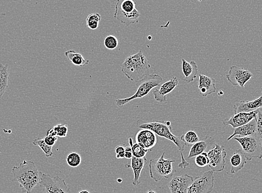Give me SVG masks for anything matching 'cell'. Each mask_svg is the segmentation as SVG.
Wrapping results in <instances>:
<instances>
[{"mask_svg":"<svg viewBox=\"0 0 262 193\" xmlns=\"http://www.w3.org/2000/svg\"><path fill=\"white\" fill-rule=\"evenodd\" d=\"M14 182L19 183L25 192L31 193L40 181V172L33 161L24 160L18 166L12 167Z\"/></svg>","mask_w":262,"mask_h":193,"instance_id":"cell-1","label":"cell"},{"mask_svg":"<svg viewBox=\"0 0 262 193\" xmlns=\"http://www.w3.org/2000/svg\"><path fill=\"white\" fill-rule=\"evenodd\" d=\"M150 64L142 51L129 55L121 66V71L129 79L138 83L148 75Z\"/></svg>","mask_w":262,"mask_h":193,"instance_id":"cell-2","label":"cell"},{"mask_svg":"<svg viewBox=\"0 0 262 193\" xmlns=\"http://www.w3.org/2000/svg\"><path fill=\"white\" fill-rule=\"evenodd\" d=\"M137 126L140 128L150 130L161 138L170 140L176 145L180 152L183 151L186 146L182 136H177L172 134L171 123L170 121H158L142 123L137 122Z\"/></svg>","mask_w":262,"mask_h":193,"instance_id":"cell-3","label":"cell"},{"mask_svg":"<svg viewBox=\"0 0 262 193\" xmlns=\"http://www.w3.org/2000/svg\"><path fill=\"white\" fill-rule=\"evenodd\" d=\"M163 78L159 74H148V76L137 83V90L135 94L128 98L117 99L116 105L118 108H122L123 105L134 100L146 96L155 87L160 85L163 82Z\"/></svg>","mask_w":262,"mask_h":193,"instance_id":"cell-4","label":"cell"},{"mask_svg":"<svg viewBox=\"0 0 262 193\" xmlns=\"http://www.w3.org/2000/svg\"><path fill=\"white\" fill-rule=\"evenodd\" d=\"M140 12L136 8L134 0H117L114 17L126 26L139 23Z\"/></svg>","mask_w":262,"mask_h":193,"instance_id":"cell-5","label":"cell"},{"mask_svg":"<svg viewBox=\"0 0 262 193\" xmlns=\"http://www.w3.org/2000/svg\"><path fill=\"white\" fill-rule=\"evenodd\" d=\"M165 153H164L158 159H152L149 164V171L151 179L155 182L160 181L163 178L166 179L172 177L174 172L172 163L176 160L166 159Z\"/></svg>","mask_w":262,"mask_h":193,"instance_id":"cell-6","label":"cell"},{"mask_svg":"<svg viewBox=\"0 0 262 193\" xmlns=\"http://www.w3.org/2000/svg\"><path fill=\"white\" fill-rule=\"evenodd\" d=\"M242 146V152L244 154L246 159L251 161L253 159L262 158V147L260 139L255 135L235 138Z\"/></svg>","mask_w":262,"mask_h":193,"instance_id":"cell-7","label":"cell"},{"mask_svg":"<svg viewBox=\"0 0 262 193\" xmlns=\"http://www.w3.org/2000/svg\"><path fill=\"white\" fill-rule=\"evenodd\" d=\"M39 184L46 193H71L64 180L58 176L52 177L40 171Z\"/></svg>","mask_w":262,"mask_h":193,"instance_id":"cell-8","label":"cell"},{"mask_svg":"<svg viewBox=\"0 0 262 193\" xmlns=\"http://www.w3.org/2000/svg\"><path fill=\"white\" fill-rule=\"evenodd\" d=\"M214 185V171H207L194 179L188 193H210L213 191Z\"/></svg>","mask_w":262,"mask_h":193,"instance_id":"cell-9","label":"cell"},{"mask_svg":"<svg viewBox=\"0 0 262 193\" xmlns=\"http://www.w3.org/2000/svg\"><path fill=\"white\" fill-rule=\"evenodd\" d=\"M209 166L214 172H222L225 169L227 152L223 146L215 144V147L208 152Z\"/></svg>","mask_w":262,"mask_h":193,"instance_id":"cell-10","label":"cell"},{"mask_svg":"<svg viewBox=\"0 0 262 193\" xmlns=\"http://www.w3.org/2000/svg\"><path fill=\"white\" fill-rule=\"evenodd\" d=\"M253 76L252 73L246 68L233 66L230 67L226 77L233 86H240L241 88H245L246 84Z\"/></svg>","mask_w":262,"mask_h":193,"instance_id":"cell-11","label":"cell"},{"mask_svg":"<svg viewBox=\"0 0 262 193\" xmlns=\"http://www.w3.org/2000/svg\"><path fill=\"white\" fill-rule=\"evenodd\" d=\"M193 180L194 178L188 174L174 177L168 183V187L171 193H188V189Z\"/></svg>","mask_w":262,"mask_h":193,"instance_id":"cell-12","label":"cell"},{"mask_svg":"<svg viewBox=\"0 0 262 193\" xmlns=\"http://www.w3.org/2000/svg\"><path fill=\"white\" fill-rule=\"evenodd\" d=\"M136 142L146 150L150 151L157 144V135L151 130L141 128L135 137Z\"/></svg>","mask_w":262,"mask_h":193,"instance_id":"cell-13","label":"cell"},{"mask_svg":"<svg viewBox=\"0 0 262 193\" xmlns=\"http://www.w3.org/2000/svg\"><path fill=\"white\" fill-rule=\"evenodd\" d=\"M257 115V110L251 112V113H239L234 114L228 119L224 120L223 123L224 125H230L235 128L251 122L256 118Z\"/></svg>","mask_w":262,"mask_h":193,"instance_id":"cell-14","label":"cell"},{"mask_svg":"<svg viewBox=\"0 0 262 193\" xmlns=\"http://www.w3.org/2000/svg\"><path fill=\"white\" fill-rule=\"evenodd\" d=\"M178 84L179 80L177 77H172L162 84L159 90H155L153 92L155 100L161 103L165 102L167 101L166 95L172 92Z\"/></svg>","mask_w":262,"mask_h":193,"instance_id":"cell-15","label":"cell"},{"mask_svg":"<svg viewBox=\"0 0 262 193\" xmlns=\"http://www.w3.org/2000/svg\"><path fill=\"white\" fill-rule=\"evenodd\" d=\"M198 90L200 95L203 97L207 96L216 92L215 80L203 74H199Z\"/></svg>","mask_w":262,"mask_h":193,"instance_id":"cell-16","label":"cell"},{"mask_svg":"<svg viewBox=\"0 0 262 193\" xmlns=\"http://www.w3.org/2000/svg\"><path fill=\"white\" fill-rule=\"evenodd\" d=\"M262 108V96L251 101H240L234 104V114L239 113H251Z\"/></svg>","mask_w":262,"mask_h":193,"instance_id":"cell-17","label":"cell"},{"mask_svg":"<svg viewBox=\"0 0 262 193\" xmlns=\"http://www.w3.org/2000/svg\"><path fill=\"white\" fill-rule=\"evenodd\" d=\"M257 132L256 119L254 118L253 120L245 124V125L234 128L233 134L230 135L227 140L235 138L236 135H238V138H244V137L255 135Z\"/></svg>","mask_w":262,"mask_h":193,"instance_id":"cell-18","label":"cell"},{"mask_svg":"<svg viewBox=\"0 0 262 193\" xmlns=\"http://www.w3.org/2000/svg\"><path fill=\"white\" fill-rule=\"evenodd\" d=\"M182 71L184 77L183 80L188 83H190L197 77L198 68L194 61L189 62L182 59Z\"/></svg>","mask_w":262,"mask_h":193,"instance_id":"cell-19","label":"cell"},{"mask_svg":"<svg viewBox=\"0 0 262 193\" xmlns=\"http://www.w3.org/2000/svg\"><path fill=\"white\" fill-rule=\"evenodd\" d=\"M230 173L235 174L241 170L247 163V159L241 150L236 151L229 159Z\"/></svg>","mask_w":262,"mask_h":193,"instance_id":"cell-20","label":"cell"},{"mask_svg":"<svg viewBox=\"0 0 262 193\" xmlns=\"http://www.w3.org/2000/svg\"><path fill=\"white\" fill-rule=\"evenodd\" d=\"M146 162V157L137 158L133 156V158L131 159L130 167L132 168L134 174V178L133 180V184L134 186H137L140 184L141 174Z\"/></svg>","mask_w":262,"mask_h":193,"instance_id":"cell-21","label":"cell"},{"mask_svg":"<svg viewBox=\"0 0 262 193\" xmlns=\"http://www.w3.org/2000/svg\"><path fill=\"white\" fill-rule=\"evenodd\" d=\"M214 139L211 137L207 136L205 138L202 140L199 141L194 145H192L190 148L189 154L188 157V159L196 157V156L205 152L210 144L213 143Z\"/></svg>","mask_w":262,"mask_h":193,"instance_id":"cell-22","label":"cell"},{"mask_svg":"<svg viewBox=\"0 0 262 193\" xmlns=\"http://www.w3.org/2000/svg\"><path fill=\"white\" fill-rule=\"evenodd\" d=\"M9 67L8 65L0 63V99L8 88Z\"/></svg>","mask_w":262,"mask_h":193,"instance_id":"cell-23","label":"cell"},{"mask_svg":"<svg viewBox=\"0 0 262 193\" xmlns=\"http://www.w3.org/2000/svg\"><path fill=\"white\" fill-rule=\"evenodd\" d=\"M65 55L67 58L75 66L83 67L90 63L89 60L85 59L82 54L75 52L73 50L66 52Z\"/></svg>","mask_w":262,"mask_h":193,"instance_id":"cell-24","label":"cell"},{"mask_svg":"<svg viewBox=\"0 0 262 193\" xmlns=\"http://www.w3.org/2000/svg\"><path fill=\"white\" fill-rule=\"evenodd\" d=\"M129 144L132 148L133 154L134 157L137 158H143L146 157L148 151L145 148L142 147L141 146L137 144V143H134L132 138H129Z\"/></svg>","mask_w":262,"mask_h":193,"instance_id":"cell-25","label":"cell"},{"mask_svg":"<svg viewBox=\"0 0 262 193\" xmlns=\"http://www.w3.org/2000/svg\"><path fill=\"white\" fill-rule=\"evenodd\" d=\"M101 20V16L99 14H91L86 18V26L91 30H96Z\"/></svg>","mask_w":262,"mask_h":193,"instance_id":"cell-26","label":"cell"},{"mask_svg":"<svg viewBox=\"0 0 262 193\" xmlns=\"http://www.w3.org/2000/svg\"><path fill=\"white\" fill-rule=\"evenodd\" d=\"M33 144L34 146H37L40 147L43 153L45 154L47 158L51 157L53 155L52 151V146L48 145L43 139H36L33 141Z\"/></svg>","mask_w":262,"mask_h":193,"instance_id":"cell-27","label":"cell"},{"mask_svg":"<svg viewBox=\"0 0 262 193\" xmlns=\"http://www.w3.org/2000/svg\"><path fill=\"white\" fill-rule=\"evenodd\" d=\"M186 146L192 145L199 141V137L194 131L190 130L182 136Z\"/></svg>","mask_w":262,"mask_h":193,"instance_id":"cell-28","label":"cell"},{"mask_svg":"<svg viewBox=\"0 0 262 193\" xmlns=\"http://www.w3.org/2000/svg\"><path fill=\"white\" fill-rule=\"evenodd\" d=\"M66 161L68 165L72 167H77L82 163V158L77 153H71L67 156Z\"/></svg>","mask_w":262,"mask_h":193,"instance_id":"cell-29","label":"cell"},{"mask_svg":"<svg viewBox=\"0 0 262 193\" xmlns=\"http://www.w3.org/2000/svg\"><path fill=\"white\" fill-rule=\"evenodd\" d=\"M54 133L58 137L61 138H66L68 133V127L67 124L64 123H59L54 126L52 128Z\"/></svg>","mask_w":262,"mask_h":193,"instance_id":"cell-30","label":"cell"},{"mask_svg":"<svg viewBox=\"0 0 262 193\" xmlns=\"http://www.w3.org/2000/svg\"><path fill=\"white\" fill-rule=\"evenodd\" d=\"M195 158V163L198 167H204L209 164L208 153L204 152Z\"/></svg>","mask_w":262,"mask_h":193,"instance_id":"cell-31","label":"cell"},{"mask_svg":"<svg viewBox=\"0 0 262 193\" xmlns=\"http://www.w3.org/2000/svg\"><path fill=\"white\" fill-rule=\"evenodd\" d=\"M58 137L54 132L53 129L52 128L50 129L47 134V136L43 138L46 144L50 146H53L55 143L58 140Z\"/></svg>","mask_w":262,"mask_h":193,"instance_id":"cell-32","label":"cell"},{"mask_svg":"<svg viewBox=\"0 0 262 193\" xmlns=\"http://www.w3.org/2000/svg\"><path fill=\"white\" fill-rule=\"evenodd\" d=\"M104 45L106 48L110 50L116 49L118 46V41L116 36L109 35L104 39Z\"/></svg>","mask_w":262,"mask_h":193,"instance_id":"cell-33","label":"cell"},{"mask_svg":"<svg viewBox=\"0 0 262 193\" xmlns=\"http://www.w3.org/2000/svg\"><path fill=\"white\" fill-rule=\"evenodd\" d=\"M257 132L255 136L259 139H262V108L257 110V115L256 118Z\"/></svg>","mask_w":262,"mask_h":193,"instance_id":"cell-34","label":"cell"},{"mask_svg":"<svg viewBox=\"0 0 262 193\" xmlns=\"http://www.w3.org/2000/svg\"><path fill=\"white\" fill-rule=\"evenodd\" d=\"M124 151H125V157L127 159H131L133 157V154L132 151V148H131L130 146H127L124 147Z\"/></svg>","mask_w":262,"mask_h":193,"instance_id":"cell-35","label":"cell"},{"mask_svg":"<svg viewBox=\"0 0 262 193\" xmlns=\"http://www.w3.org/2000/svg\"><path fill=\"white\" fill-rule=\"evenodd\" d=\"M181 153V157H182V162L179 164L178 166L181 169H183V168H186L187 167L189 166V163L187 162L184 157L182 152H180Z\"/></svg>","mask_w":262,"mask_h":193,"instance_id":"cell-36","label":"cell"},{"mask_svg":"<svg viewBox=\"0 0 262 193\" xmlns=\"http://www.w3.org/2000/svg\"><path fill=\"white\" fill-rule=\"evenodd\" d=\"M125 157V151H122L116 154V158L121 159Z\"/></svg>","mask_w":262,"mask_h":193,"instance_id":"cell-37","label":"cell"},{"mask_svg":"<svg viewBox=\"0 0 262 193\" xmlns=\"http://www.w3.org/2000/svg\"><path fill=\"white\" fill-rule=\"evenodd\" d=\"M122 151H124V147L122 146H118L115 148L116 154Z\"/></svg>","mask_w":262,"mask_h":193,"instance_id":"cell-38","label":"cell"},{"mask_svg":"<svg viewBox=\"0 0 262 193\" xmlns=\"http://www.w3.org/2000/svg\"><path fill=\"white\" fill-rule=\"evenodd\" d=\"M78 193H90V192L88 190L84 189V190H80Z\"/></svg>","mask_w":262,"mask_h":193,"instance_id":"cell-39","label":"cell"},{"mask_svg":"<svg viewBox=\"0 0 262 193\" xmlns=\"http://www.w3.org/2000/svg\"><path fill=\"white\" fill-rule=\"evenodd\" d=\"M146 193H157L153 190H149Z\"/></svg>","mask_w":262,"mask_h":193,"instance_id":"cell-40","label":"cell"},{"mask_svg":"<svg viewBox=\"0 0 262 193\" xmlns=\"http://www.w3.org/2000/svg\"><path fill=\"white\" fill-rule=\"evenodd\" d=\"M224 94V93L223 91H220L219 93H218V95H223Z\"/></svg>","mask_w":262,"mask_h":193,"instance_id":"cell-41","label":"cell"},{"mask_svg":"<svg viewBox=\"0 0 262 193\" xmlns=\"http://www.w3.org/2000/svg\"><path fill=\"white\" fill-rule=\"evenodd\" d=\"M117 181L119 183H121L122 182V179H117Z\"/></svg>","mask_w":262,"mask_h":193,"instance_id":"cell-42","label":"cell"},{"mask_svg":"<svg viewBox=\"0 0 262 193\" xmlns=\"http://www.w3.org/2000/svg\"><path fill=\"white\" fill-rule=\"evenodd\" d=\"M260 144H261V147H262V139H260Z\"/></svg>","mask_w":262,"mask_h":193,"instance_id":"cell-43","label":"cell"},{"mask_svg":"<svg viewBox=\"0 0 262 193\" xmlns=\"http://www.w3.org/2000/svg\"><path fill=\"white\" fill-rule=\"evenodd\" d=\"M41 193H46V192L45 191H43V192H41Z\"/></svg>","mask_w":262,"mask_h":193,"instance_id":"cell-44","label":"cell"},{"mask_svg":"<svg viewBox=\"0 0 262 193\" xmlns=\"http://www.w3.org/2000/svg\"><path fill=\"white\" fill-rule=\"evenodd\" d=\"M261 96H262V92H261Z\"/></svg>","mask_w":262,"mask_h":193,"instance_id":"cell-45","label":"cell"}]
</instances>
